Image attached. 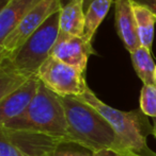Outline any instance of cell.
Listing matches in <instances>:
<instances>
[{"label": "cell", "instance_id": "cell-1", "mask_svg": "<svg viewBox=\"0 0 156 156\" xmlns=\"http://www.w3.org/2000/svg\"><path fill=\"white\" fill-rule=\"evenodd\" d=\"M61 99L67 121L65 139L78 142L94 152L115 149L125 153L112 126L97 109L76 97H61Z\"/></svg>", "mask_w": 156, "mask_h": 156}, {"label": "cell", "instance_id": "cell-2", "mask_svg": "<svg viewBox=\"0 0 156 156\" xmlns=\"http://www.w3.org/2000/svg\"><path fill=\"white\" fill-rule=\"evenodd\" d=\"M76 98L93 106L105 117L116 132L121 147L127 155L156 156V152L148 147V137L154 135V126L140 108L128 112L113 108L100 100L91 89Z\"/></svg>", "mask_w": 156, "mask_h": 156}, {"label": "cell", "instance_id": "cell-3", "mask_svg": "<svg viewBox=\"0 0 156 156\" xmlns=\"http://www.w3.org/2000/svg\"><path fill=\"white\" fill-rule=\"evenodd\" d=\"M0 127L34 132L65 139L67 121L62 99L41 82L38 94L29 107L21 116Z\"/></svg>", "mask_w": 156, "mask_h": 156}, {"label": "cell", "instance_id": "cell-4", "mask_svg": "<svg viewBox=\"0 0 156 156\" xmlns=\"http://www.w3.org/2000/svg\"><path fill=\"white\" fill-rule=\"evenodd\" d=\"M59 32V13H57L52 15L12 56L0 60V70L14 72L28 80L36 76L41 66L50 56Z\"/></svg>", "mask_w": 156, "mask_h": 156}, {"label": "cell", "instance_id": "cell-5", "mask_svg": "<svg viewBox=\"0 0 156 156\" xmlns=\"http://www.w3.org/2000/svg\"><path fill=\"white\" fill-rule=\"evenodd\" d=\"M38 78L49 90L60 97H80L90 89L85 72L52 56L41 66Z\"/></svg>", "mask_w": 156, "mask_h": 156}, {"label": "cell", "instance_id": "cell-6", "mask_svg": "<svg viewBox=\"0 0 156 156\" xmlns=\"http://www.w3.org/2000/svg\"><path fill=\"white\" fill-rule=\"evenodd\" d=\"M64 138L0 127V156H51Z\"/></svg>", "mask_w": 156, "mask_h": 156}, {"label": "cell", "instance_id": "cell-7", "mask_svg": "<svg viewBox=\"0 0 156 156\" xmlns=\"http://www.w3.org/2000/svg\"><path fill=\"white\" fill-rule=\"evenodd\" d=\"M62 6V0H42L0 43V60L12 56Z\"/></svg>", "mask_w": 156, "mask_h": 156}, {"label": "cell", "instance_id": "cell-8", "mask_svg": "<svg viewBox=\"0 0 156 156\" xmlns=\"http://www.w3.org/2000/svg\"><path fill=\"white\" fill-rule=\"evenodd\" d=\"M96 54L92 45L83 36H73L59 32V36L52 47L50 56L86 72L89 58Z\"/></svg>", "mask_w": 156, "mask_h": 156}, {"label": "cell", "instance_id": "cell-9", "mask_svg": "<svg viewBox=\"0 0 156 156\" xmlns=\"http://www.w3.org/2000/svg\"><path fill=\"white\" fill-rule=\"evenodd\" d=\"M41 81L36 76L28 80L23 86L0 100V125L21 116L29 107L38 94Z\"/></svg>", "mask_w": 156, "mask_h": 156}, {"label": "cell", "instance_id": "cell-10", "mask_svg": "<svg viewBox=\"0 0 156 156\" xmlns=\"http://www.w3.org/2000/svg\"><path fill=\"white\" fill-rule=\"evenodd\" d=\"M115 23L119 38L129 53L141 47L134 14V0H115Z\"/></svg>", "mask_w": 156, "mask_h": 156}, {"label": "cell", "instance_id": "cell-11", "mask_svg": "<svg viewBox=\"0 0 156 156\" xmlns=\"http://www.w3.org/2000/svg\"><path fill=\"white\" fill-rule=\"evenodd\" d=\"M42 0H9L0 11V43Z\"/></svg>", "mask_w": 156, "mask_h": 156}, {"label": "cell", "instance_id": "cell-12", "mask_svg": "<svg viewBox=\"0 0 156 156\" xmlns=\"http://www.w3.org/2000/svg\"><path fill=\"white\" fill-rule=\"evenodd\" d=\"M86 0H70L63 4L59 12L60 32L73 36H83L86 13L83 11Z\"/></svg>", "mask_w": 156, "mask_h": 156}, {"label": "cell", "instance_id": "cell-13", "mask_svg": "<svg viewBox=\"0 0 156 156\" xmlns=\"http://www.w3.org/2000/svg\"><path fill=\"white\" fill-rule=\"evenodd\" d=\"M134 14L137 23L141 46L152 51V45L155 35L156 15L150 9L136 1H134Z\"/></svg>", "mask_w": 156, "mask_h": 156}, {"label": "cell", "instance_id": "cell-14", "mask_svg": "<svg viewBox=\"0 0 156 156\" xmlns=\"http://www.w3.org/2000/svg\"><path fill=\"white\" fill-rule=\"evenodd\" d=\"M86 1H89V4L86 11L83 37L87 41H92L98 27L108 14L111 3L115 2V0H86Z\"/></svg>", "mask_w": 156, "mask_h": 156}, {"label": "cell", "instance_id": "cell-15", "mask_svg": "<svg viewBox=\"0 0 156 156\" xmlns=\"http://www.w3.org/2000/svg\"><path fill=\"white\" fill-rule=\"evenodd\" d=\"M129 54H131L134 70L138 78L142 81L143 85H156L154 80L156 65L153 61L151 50L141 46Z\"/></svg>", "mask_w": 156, "mask_h": 156}, {"label": "cell", "instance_id": "cell-16", "mask_svg": "<svg viewBox=\"0 0 156 156\" xmlns=\"http://www.w3.org/2000/svg\"><path fill=\"white\" fill-rule=\"evenodd\" d=\"M51 156H94V151L73 140L62 139L57 144Z\"/></svg>", "mask_w": 156, "mask_h": 156}, {"label": "cell", "instance_id": "cell-17", "mask_svg": "<svg viewBox=\"0 0 156 156\" xmlns=\"http://www.w3.org/2000/svg\"><path fill=\"white\" fill-rule=\"evenodd\" d=\"M140 109L146 116L156 118V85H143L140 91Z\"/></svg>", "mask_w": 156, "mask_h": 156}, {"label": "cell", "instance_id": "cell-18", "mask_svg": "<svg viewBox=\"0 0 156 156\" xmlns=\"http://www.w3.org/2000/svg\"><path fill=\"white\" fill-rule=\"evenodd\" d=\"M94 156H128L121 151L115 150V149H103L100 151H95Z\"/></svg>", "mask_w": 156, "mask_h": 156}, {"label": "cell", "instance_id": "cell-19", "mask_svg": "<svg viewBox=\"0 0 156 156\" xmlns=\"http://www.w3.org/2000/svg\"><path fill=\"white\" fill-rule=\"evenodd\" d=\"M134 1L146 6L156 15V0H134Z\"/></svg>", "mask_w": 156, "mask_h": 156}, {"label": "cell", "instance_id": "cell-20", "mask_svg": "<svg viewBox=\"0 0 156 156\" xmlns=\"http://www.w3.org/2000/svg\"><path fill=\"white\" fill-rule=\"evenodd\" d=\"M9 1V0H0V8H3V6L4 5H6V2H8Z\"/></svg>", "mask_w": 156, "mask_h": 156}, {"label": "cell", "instance_id": "cell-21", "mask_svg": "<svg viewBox=\"0 0 156 156\" xmlns=\"http://www.w3.org/2000/svg\"><path fill=\"white\" fill-rule=\"evenodd\" d=\"M153 126H154V137L156 138V119H154V122H153Z\"/></svg>", "mask_w": 156, "mask_h": 156}, {"label": "cell", "instance_id": "cell-22", "mask_svg": "<svg viewBox=\"0 0 156 156\" xmlns=\"http://www.w3.org/2000/svg\"><path fill=\"white\" fill-rule=\"evenodd\" d=\"M154 80H155V84H156V68H155V72H154Z\"/></svg>", "mask_w": 156, "mask_h": 156}, {"label": "cell", "instance_id": "cell-23", "mask_svg": "<svg viewBox=\"0 0 156 156\" xmlns=\"http://www.w3.org/2000/svg\"><path fill=\"white\" fill-rule=\"evenodd\" d=\"M155 119H156V118H155Z\"/></svg>", "mask_w": 156, "mask_h": 156}]
</instances>
